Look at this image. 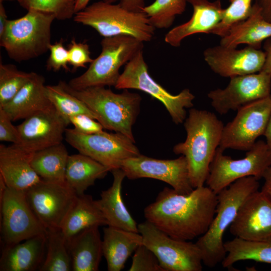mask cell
I'll use <instances>...</instances> for the list:
<instances>
[{"mask_svg": "<svg viewBox=\"0 0 271 271\" xmlns=\"http://www.w3.org/2000/svg\"><path fill=\"white\" fill-rule=\"evenodd\" d=\"M217 195L208 186L184 195L165 187L144 210L146 220L172 238L190 241L204 234L215 216Z\"/></svg>", "mask_w": 271, "mask_h": 271, "instance_id": "cell-1", "label": "cell"}, {"mask_svg": "<svg viewBox=\"0 0 271 271\" xmlns=\"http://www.w3.org/2000/svg\"><path fill=\"white\" fill-rule=\"evenodd\" d=\"M183 123L186 140L176 144L173 151L186 158L190 181L196 188L206 183L224 125L214 113L192 107Z\"/></svg>", "mask_w": 271, "mask_h": 271, "instance_id": "cell-2", "label": "cell"}, {"mask_svg": "<svg viewBox=\"0 0 271 271\" xmlns=\"http://www.w3.org/2000/svg\"><path fill=\"white\" fill-rule=\"evenodd\" d=\"M258 181L253 176L242 178L217 194L215 216L207 231L195 242L200 250L203 263L206 266L213 267L225 258L226 251L223 235L245 199L258 190Z\"/></svg>", "mask_w": 271, "mask_h": 271, "instance_id": "cell-3", "label": "cell"}, {"mask_svg": "<svg viewBox=\"0 0 271 271\" xmlns=\"http://www.w3.org/2000/svg\"><path fill=\"white\" fill-rule=\"evenodd\" d=\"M59 83L69 93L82 101L97 116L104 128L120 132L136 143L132 126L140 113L142 97L138 93L124 89L115 93L105 86H93L80 90Z\"/></svg>", "mask_w": 271, "mask_h": 271, "instance_id": "cell-4", "label": "cell"}, {"mask_svg": "<svg viewBox=\"0 0 271 271\" xmlns=\"http://www.w3.org/2000/svg\"><path fill=\"white\" fill-rule=\"evenodd\" d=\"M55 16L30 9L20 18L9 20L0 45L9 57L17 62L36 58L47 52L51 43V26Z\"/></svg>", "mask_w": 271, "mask_h": 271, "instance_id": "cell-5", "label": "cell"}, {"mask_svg": "<svg viewBox=\"0 0 271 271\" xmlns=\"http://www.w3.org/2000/svg\"><path fill=\"white\" fill-rule=\"evenodd\" d=\"M73 18L76 23L92 28L103 37L127 35L143 42L153 39L156 29L144 12L130 11L119 4L102 1L87 6Z\"/></svg>", "mask_w": 271, "mask_h": 271, "instance_id": "cell-6", "label": "cell"}, {"mask_svg": "<svg viewBox=\"0 0 271 271\" xmlns=\"http://www.w3.org/2000/svg\"><path fill=\"white\" fill-rule=\"evenodd\" d=\"M101 52L87 70L67 83L71 88L80 90L93 86H115L121 66L126 64L141 50L144 42L130 36L104 37Z\"/></svg>", "mask_w": 271, "mask_h": 271, "instance_id": "cell-7", "label": "cell"}, {"mask_svg": "<svg viewBox=\"0 0 271 271\" xmlns=\"http://www.w3.org/2000/svg\"><path fill=\"white\" fill-rule=\"evenodd\" d=\"M114 87L117 89L140 90L160 101L176 124L184 122L186 108L193 106L195 96L189 89L185 88L179 94L173 95L153 79L144 59L143 50L125 64Z\"/></svg>", "mask_w": 271, "mask_h": 271, "instance_id": "cell-8", "label": "cell"}, {"mask_svg": "<svg viewBox=\"0 0 271 271\" xmlns=\"http://www.w3.org/2000/svg\"><path fill=\"white\" fill-rule=\"evenodd\" d=\"M224 151L217 149L206 181L216 194L242 178L253 176L259 180L271 167V150L262 140L257 141L242 159H233Z\"/></svg>", "mask_w": 271, "mask_h": 271, "instance_id": "cell-9", "label": "cell"}, {"mask_svg": "<svg viewBox=\"0 0 271 271\" xmlns=\"http://www.w3.org/2000/svg\"><path fill=\"white\" fill-rule=\"evenodd\" d=\"M138 227L143 244L155 254L165 271L202 270L201 253L196 243L172 238L147 220Z\"/></svg>", "mask_w": 271, "mask_h": 271, "instance_id": "cell-10", "label": "cell"}, {"mask_svg": "<svg viewBox=\"0 0 271 271\" xmlns=\"http://www.w3.org/2000/svg\"><path fill=\"white\" fill-rule=\"evenodd\" d=\"M65 141L79 153L87 156L112 170L121 168L123 161L140 155L135 142L120 132L84 134L66 128Z\"/></svg>", "mask_w": 271, "mask_h": 271, "instance_id": "cell-11", "label": "cell"}, {"mask_svg": "<svg viewBox=\"0 0 271 271\" xmlns=\"http://www.w3.org/2000/svg\"><path fill=\"white\" fill-rule=\"evenodd\" d=\"M1 232L4 247L12 246L48 230L38 220L26 198L25 191L0 187Z\"/></svg>", "mask_w": 271, "mask_h": 271, "instance_id": "cell-12", "label": "cell"}, {"mask_svg": "<svg viewBox=\"0 0 271 271\" xmlns=\"http://www.w3.org/2000/svg\"><path fill=\"white\" fill-rule=\"evenodd\" d=\"M25 193L31 209L47 230L61 229L78 196L66 182L42 179Z\"/></svg>", "mask_w": 271, "mask_h": 271, "instance_id": "cell-13", "label": "cell"}, {"mask_svg": "<svg viewBox=\"0 0 271 271\" xmlns=\"http://www.w3.org/2000/svg\"><path fill=\"white\" fill-rule=\"evenodd\" d=\"M271 113V94L240 107L224 125L219 147L247 151L263 136Z\"/></svg>", "mask_w": 271, "mask_h": 271, "instance_id": "cell-14", "label": "cell"}, {"mask_svg": "<svg viewBox=\"0 0 271 271\" xmlns=\"http://www.w3.org/2000/svg\"><path fill=\"white\" fill-rule=\"evenodd\" d=\"M130 180L148 178L170 185L179 194L187 195L193 190L186 158L181 155L172 160H161L141 154L123 161L121 168Z\"/></svg>", "mask_w": 271, "mask_h": 271, "instance_id": "cell-15", "label": "cell"}, {"mask_svg": "<svg viewBox=\"0 0 271 271\" xmlns=\"http://www.w3.org/2000/svg\"><path fill=\"white\" fill-rule=\"evenodd\" d=\"M227 86L211 90L207 96L219 114L237 110L248 103L271 94V75L259 72L230 78Z\"/></svg>", "mask_w": 271, "mask_h": 271, "instance_id": "cell-16", "label": "cell"}, {"mask_svg": "<svg viewBox=\"0 0 271 271\" xmlns=\"http://www.w3.org/2000/svg\"><path fill=\"white\" fill-rule=\"evenodd\" d=\"M235 237L271 242V200L261 190L250 194L229 226Z\"/></svg>", "mask_w": 271, "mask_h": 271, "instance_id": "cell-17", "label": "cell"}, {"mask_svg": "<svg viewBox=\"0 0 271 271\" xmlns=\"http://www.w3.org/2000/svg\"><path fill=\"white\" fill-rule=\"evenodd\" d=\"M203 56L214 73L229 78L259 72L265 61L264 51L248 46L237 49L220 44L205 49Z\"/></svg>", "mask_w": 271, "mask_h": 271, "instance_id": "cell-18", "label": "cell"}, {"mask_svg": "<svg viewBox=\"0 0 271 271\" xmlns=\"http://www.w3.org/2000/svg\"><path fill=\"white\" fill-rule=\"evenodd\" d=\"M67 125L54 106L38 111L17 126L20 145L35 152L61 143Z\"/></svg>", "mask_w": 271, "mask_h": 271, "instance_id": "cell-19", "label": "cell"}, {"mask_svg": "<svg viewBox=\"0 0 271 271\" xmlns=\"http://www.w3.org/2000/svg\"><path fill=\"white\" fill-rule=\"evenodd\" d=\"M34 153L20 144H1L0 176L8 187L26 191L41 180L31 165Z\"/></svg>", "mask_w": 271, "mask_h": 271, "instance_id": "cell-20", "label": "cell"}, {"mask_svg": "<svg viewBox=\"0 0 271 271\" xmlns=\"http://www.w3.org/2000/svg\"><path fill=\"white\" fill-rule=\"evenodd\" d=\"M193 7V12L190 20L177 26L165 36V41L174 47H178L185 38L199 33L211 34L222 19L224 9L220 0H186Z\"/></svg>", "mask_w": 271, "mask_h": 271, "instance_id": "cell-21", "label": "cell"}, {"mask_svg": "<svg viewBox=\"0 0 271 271\" xmlns=\"http://www.w3.org/2000/svg\"><path fill=\"white\" fill-rule=\"evenodd\" d=\"M47 235H38L4 247L0 259V270H39L45 257Z\"/></svg>", "mask_w": 271, "mask_h": 271, "instance_id": "cell-22", "label": "cell"}, {"mask_svg": "<svg viewBox=\"0 0 271 271\" xmlns=\"http://www.w3.org/2000/svg\"><path fill=\"white\" fill-rule=\"evenodd\" d=\"M53 106L46 94L44 77L33 72L31 78L17 94L0 107L8 114L12 121H16L25 119Z\"/></svg>", "mask_w": 271, "mask_h": 271, "instance_id": "cell-23", "label": "cell"}, {"mask_svg": "<svg viewBox=\"0 0 271 271\" xmlns=\"http://www.w3.org/2000/svg\"><path fill=\"white\" fill-rule=\"evenodd\" d=\"M111 172L113 178L112 185L101 192L97 203L107 222V226L139 232L138 224L125 207L121 196L125 173L121 168L114 169Z\"/></svg>", "mask_w": 271, "mask_h": 271, "instance_id": "cell-24", "label": "cell"}, {"mask_svg": "<svg viewBox=\"0 0 271 271\" xmlns=\"http://www.w3.org/2000/svg\"><path fill=\"white\" fill-rule=\"evenodd\" d=\"M271 37V22L266 21L258 6L254 3L251 12L244 20L232 26L221 37L220 44L236 48L241 44L260 49L261 43Z\"/></svg>", "mask_w": 271, "mask_h": 271, "instance_id": "cell-25", "label": "cell"}, {"mask_svg": "<svg viewBox=\"0 0 271 271\" xmlns=\"http://www.w3.org/2000/svg\"><path fill=\"white\" fill-rule=\"evenodd\" d=\"M99 226L86 228L67 243L73 271H97L102 256Z\"/></svg>", "mask_w": 271, "mask_h": 271, "instance_id": "cell-26", "label": "cell"}, {"mask_svg": "<svg viewBox=\"0 0 271 271\" xmlns=\"http://www.w3.org/2000/svg\"><path fill=\"white\" fill-rule=\"evenodd\" d=\"M103 256L108 271H120L130 255L143 244L139 232L107 226L103 229Z\"/></svg>", "mask_w": 271, "mask_h": 271, "instance_id": "cell-27", "label": "cell"}, {"mask_svg": "<svg viewBox=\"0 0 271 271\" xmlns=\"http://www.w3.org/2000/svg\"><path fill=\"white\" fill-rule=\"evenodd\" d=\"M107 225V222L96 200L91 195H78L61 228L67 243L83 230L93 226Z\"/></svg>", "mask_w": 271, "mask_h": 271, "instance_id": "cell-28", "label": "cell"}, {"mask_svg": "<svg viewBox=\"0 0 271 271\" xmlns=\"http://www.w3.org/2000/svg\"><path fill=\"white\" fill-rule=\"evenodd\" d=\"M109 171L107 167L87 156L81 153L69 155L65 180L78 195H81Z\"/></svg>", "mask_w": 271, "mask_h": 271, "instance_id": "cell-29", "label": "cell"}, {"mask_svg": "<svg viewBox=\"0 0 271 271\" xmlns=\"http://www.w3.org/2000/svg\"><path fill=\"white\" fill-rule=\"evenodd\" d=\"M69 156L65 145L61 143L35 152L31 165L42 180L65 182Z\"/></svg>", "mask_w": 271, "mask_h": 271, "instance_id": "cell-30", "label": "cell"}, {"mask_svg": "<svg viewBox=\"0 0 271 271\" xmlns=\"http://www.w3.org/2000/svg\"><path fill=\"white\" fill-rule=\"evenodd\" d=\"M226 255L221 263L231 267L239 261L252 260L271 263V242L252 241L235 237L224 242Z\"/></svg>", "mask_w": 271, "mask_h": 271, "instance_id": "cell-31", "label": "cell"}, {"mask_svg": "<svg viewBox=\"0 0 271 271\" xmlns=\"http://www.w3.org/2000/svg\"><path fill=\"white\" fill-rule=\"evenodd\" d=\"M39 270H72L67 242L61 229L48 230L45 257Z\"/></svg>", "mask_w": 271, "mask_h": 271, "instance_id": "cell-32", "label": "cell"}, {"mask_svg": "<svg viewBox=\"0 0 271 271\" xmlns=\"http://www.w3.org/2000/svg\"><path fill=\"white\" fill-rule=\"evenodd\" d=\"M46 92L50 102L68 125L70 124V118L78 114H87L97 120L96 114L59 82L57 85H46Z\"/></svg>", "mask_w": 271, "mask_h": 271, "instance_id": "cell-33", "label": "cell"}, {"mask_svg": "<svg viewBox=\"0 0 271 271\" xmlns=\"http://www.w3.org/2000/svg\"><path fill=\"white\" fill-rule=\"evenodd\" d=\"M186 0H156L143 10L155 28L167 29L174 23L177 16L182 14Z\"/></svg>", "mask_w": 271, "mask_h": 271, "instance_id": "cell-34", "label": "cell"}, {"mask_svg": "<svg viewBox=\"0 0 271 271\" xmlns=\"http://www.w3.org/2000/svg\"><path fill=\"white\" fill-rule=\"evenodd\" d=\"M33 72L19 70L16 66L0 63V106L10 101L30 80Z\"/></svg>", "mask_w": 271, "mask_h": 271, "instance_id": "cell-35", "label": "cell"}, {"mask_svg": "<svg viewBox=\"0 0 271 271\" xmlns=\"http://www.w3.org/2000/svg\"><path fill=\"white\" fill-rule=\"evenodd\" d=\"M252 0H229L230 5L224 9L222 20L211 34L223 37L235 24L246 19L250 14Z\"/></svg>", "mask_w": 271, "mask_h": 271, "instance_id": "cell-36", "label": "cell"}, {"mask_svg": "<svg viewBox=\"0 0 271 271\" xmlns=\"http://www.w3.org/2000/svg\"><path fill=\"white\" fill-rule=\"evenodd\" d=\"M77 0H19L20 5L27 11L35 9L53 14L56 19L68 20L74 17Z\"/></svg>", "mask_w": 271, "mask_h": 271, "instance_id": "cell-37", "label": "cell"}, {"mask_svg": "<svg viewBox=\"0 0 271 271\" xmlns=\"http://www.w3.org/2000/svg\"><path fill=\"white\" fill-rule=\"evenodd\" d=\"M129 271H165L155 254L144 244L134 252Z\"/></svg>", "mask_w": 271, "mask_h": 271, "instance_id": "cell-38", "label": "cell"}, {"mask_svg": "<svg viewBox=\"0 0 271 271\" xmlns=\"http://www.w3.org/2000/svg\"><path fill=\"white\" fill-rule=\"evenodd\" d=\"M68 64L72 66L73 70L85 67V64L93 61L90 57L89 46L86 43L77 42L73 38L68 45Z\"/></svg>", "mask_w": 271, "mask_h": 271, "instance_id": "cell-39", "label": "cell"}, {"mask_svg": "<svg viewBox=\"0 0 271 271\" xmlns=\"http://www.w3.org/2000/svg\"><path fill=\"white\" fill-rule=\"evenodd\" d=\"M49 50L50 53L46 64L47 70L58 71L63 68L68 71V51L65 48L63 40L51 44Z\"/></svg>", "mask_w": 271, "mask_h": 271, "instance_id": "cell-40", "label": "cell"}, {"mask_svg": "<svg viewBox=\"0 0 271 271\" xmlns=\"http://www.w3.org/2000/svg\"><path fill=\"white\" fill-rule=\"evenodd\" d=\"M69 121L76 130L84 134H93L104 131L102 125L87 114L75 115L70 118Z\"/></svg>", "mask_w": 271, "mask_h": 271, "instance_id": "cell-41", "label": "cell"}, {"mask_svg": "<svg viewBox=\"0 0 271 271\" xmlns=\"http://www.w3.org/2000/svg\"><path fill=\"white\" fill-rule=\"evenodd\" d=\"M12 121L8 114L0 107V141L20 144L19 132Z\"/></svg>", "mask_w": 271, "mask_h": 271, "instance_id": "cell-42", "label": "cell"}, {"mask_svg": "<svg viewBox=\"0 0 271 271\" xmlns=\"http://www.w3.org/2000/svg\"><path fill=\"white\" fill-rule=\"evenodd\" d=\"M110 4L119 2V4L123 8L130 11L140 12L145 7V0H102Z\"/></svg>", "mask_w": 271, "mask_h": 271, "instance_id": "cell-43", "label": "cell"}, {"mask_svg": "<svg viewBox=\"0 0 271 271\" xmlns=\"http://www.w3.org/2000/svg\"><path fill=\"white\" fill-rule=\"evenodd\" d=\"M263 49L265 61L260 72L271 75V37L264 41Z\"/></svg>", "mask_w": 271, "mask_h": 271, "instance_id": "cell-44", "label": "cell"}, {"mask_svg": "<svg viewBox=\"0 0 271 271\" xmlns=\"http://www.w3.org/2000/svg\"><path fill=\"white\" fill-rule=\"evenodd\" d=\"M254 3L260 8L264 19L271 22V0H255Z\"/></svg>", "mask_w": 271, "mask_h": 271, "instance_id": "cell-45", "label": "cell"}, {"mask_svg": "<svg viewBox=\"0 0 271 271\" xmlns=\"http://www.w3.org/2000/svg\"><path fill=\"white\" fill-rule=\"evenodd\" d=\"M262 179L264 183L261 191L271 200V167L266 170Z\"/></svg>", "mask_w": 271, "mask_h": 271, "instance_id": "cell-46", "label": "cell"}, {"mask_svg": "<svg viewBox=\"0 0 271 271\" xmlns=\"http://www.w3.org/2000/svg\"><path fill=\"white\" fill-rule=\"evenodd\" d=\"M8 21L3 2H0V36L3 34Z\"/></svg>", "mask_w": 271, "mask_h": 271, "instance_id": "cell-47", "label": "cell"}, {"mask_svg": "<svg viewBox=\"0 0 271 271\" xmlns=\"http://www.w3.org/2000/svg\"><path fill=\"white\" fill-rule=\"evenodd\" d=\"M263 136L266 139V143L271 150V113Z\"/></svg>", "mask_w": 271, "mask_h": 271, "instance_id": "cell-48", "label": "cell"}, {"mask_svg": "<svg viewBox=\"0 0 271 271\" xmlns=\"http://www.w3.org/2000/svg\"><path fill=\"white\" fill-rule=\"evenodd\" d=\"M90 0H77L75 11V13L85 9Z\"/></svg>", "mask_w": 271, "mask_h": 271, "instance_id": "cell-49", "label": "cell"}, {"mask_svg": "<svg viewBox=\"0 0 271 271\" xmlns=\"http://www.w3.org/2000/svg\"><path fill=\"white\" fill-rule=\"evenodd\" d=\"M17 1L18 2L19 0H0V2H4V1Z\"/></svg>", "mask_w": 271, "mask_h": 271, "instance_id": "cell-50", "label": "cell"}]
</instances>
